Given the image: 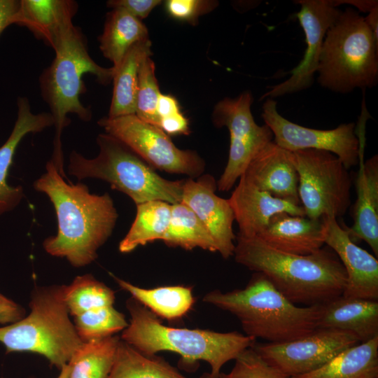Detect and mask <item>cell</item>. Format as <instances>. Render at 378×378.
I'll return each instance as SVG.
<instances>
[{"label":"cell","mask_w":378,"mask_h":378,"mask_svg":"<svg viewBox=\"0 0 378 378\" xmlns=\"http://www.w3.org/2000/svg\"><path fill=\"white\" fill-rule=\"evenodd\" d=\"M159 119L181 112L177 99L169 94H160L156 106Z\"/></svg>","instance_id":"cell-41"},{"label":"cell","mask_w":378,"mask_h":378,"mask_svg":"<svg viewBox=\"0 0 378 378\" xmlns=\"http://www.w3.org/2000/svg\"><path fill=\"white\" fill-rule=\"evenodd\" d=\"M364 20L370 28L375 41L378 43V6L371 10Z\"/></svg>","instance_id":"cell-43"},{"label":"cell","mask_w":378,"mask_h":378,"mask_svg":"<svg viewBox=\"0 0 378 378\" xmlns=\"http://www.w3.org/2000/svg\"><path fill=\"white\" fill-rule=\"evenodd\" d=\"M240 178L273 197L301 205L293 153L273 141L253 158Z\"/></svg>","instance_id":"cell-17"},{"label":"cell","mask_w":378,"mask_h":378,"mask_svg":"<svg viewBox=\"0 0 378 378\" xmlns=\"http://www.w3.org/2000/svg\"><path fill=\"white\" fill-rule=\"evenodd\" d=\"M218 5L214 0H167L164 8L172 18L195 25L200 16L210 13Z\"/></svg>","instance_id":"cell-36"},{"label":"cell","mask_w":378,"mask_h":378,"mask_svg":"<svg viewBox=\"0 0 378 378\" xmlns=\"http://www.w3.org/2000/svg\"><path fill=\"white\" fill-rule=\"evenodd\" d=\"M77 8L71 0H20L15 24L27 27L52 47L61 29L72 22Z\"/></svg>","instance_id":"cell-23"},{"label":"cell","mask_w":378,"mask_h":378,"mask_svg":"<svg viewBox=\"0 0 378 378\" xmlns=\"http://www.w3.org/2000/svg\"><path fill=\"white\" fill-rule=\"evenodd\" d=\"M162 241L170 247H180L185 250L200 248L217 252L215 241L207 228L182 202L172 205L169 224Z\"/></svg>","instance_id":"cell-30"},{"label":"cell","mask_w":378,"mask_h":378,"mask_svg":"<svg viewBox=\"0 0 378 378\" xmlns=\"http://www.w3.org/2000/svg\"><path fill=\"white\" fill-rule=\"evenodd\" d=\"M74 324L83 342L114 335L128 326L125 315L113 305L75 316Z\"/></svg>","instance_id":"cell-33"},{"label":"cell","mask_w":378,"mask_h":378,"mask_svg":"<svg viewBox=\"0 0 378 378\" xmlns=\"http://www.w3.org/2000/svg\"><path fill=\"white\" fill-rule=\"evenodd\" d=\"M202 301L234 315L246 335L281 343L317 328L320 304L300 307L281 293L262 274L255 272L244 288L211 290Z\"/></svg>","instance_id":"cell-4"},{"label":"cell","mask_w":378,"mask_h":378,"mask_svg":"<svg viewBox=\"0 0 378 378\" xmlns=\"http://www.w3.org/2000/svg\"><path fill=\"white\" fill-rule=\"evenodd\" d=\"M160 94L155 63L150 57H148L139 67L135 115L141 120L158 127L160 119L156 106Z\"/></svg>","instance_id":"cell-34"},{"label":"cell","mask_w":378,"mask_h":378,"mask_svg":"<svg viewBox=\"0 0 378 378\" xmlns=\"http://www.w3.org/2000/svg\"><path fill=\"white\" fill-rule=\"evenodd\" d=\"M29 306L27 316L0 327V342L6 353L38 354L60 369L83 343L70 321L64 285L37 288Z\"/></svg>","instance_id":"cell-8"},{"label":"cell","mask_w":378,"mask_h":378,"mask_svg":"<svg viewBox=\"0 0 378 378\" xmlns=\"http://www.w3.org/2000/svg\"><path fill=\"white\" fill-rule=\"evenodd\" d=\"M97 124L154 169L191 178H198L204 171L205 162L195 151L177 148L160 127L141 120L135 114L104 117Z\"/></svg>","instance_id":"cell-10"},{"label":"cell","mask_w":378,"mask_h":378,"mask_svg":"<svg viewBox=\"0 0 378 378\" xmlns=\"http://www.w3.org/2000/svg\"><path fill=\"white\" fill-rule=\"evenodd\" d=\"M161 3L160 0H110L107 1V6L111 8L124 9L134 17L141 20L146 18L151 10Z\"/></svg>","instance_id":"cell-37"},{"label":"cell","mask_w":378,"mask_h":378,"mask_svg":"<svg viewBox=\"0 0 378 378\" xmlns=\"http://www.w3.org/2000/svg\"><path fill=\"white\" fill-rule=\"evenodd\" d=\"M214 176L201 175L196 180L185 179L181 202L189 207L212 236L223 258L233 255L236 235L232 224L234 216L228 200L218 196Z\"/></svg>","instance_id":"cell-15"},{"label":"cell","mask_w":378,"mask_h":378,"mask_svg":"<svg viewBox=\"0 0 378 378\" xmlns=\"http://www.w3.org/2000/svg\"><path fill=\"white\" fill-rule=\"evenodd\" d=\"M99 152L89 159L73 150L68 172L79 181L97 178L128 195L136 205L151 200L171 204L181 202L184 180L170 181L118 139L106 134L97 138Z\"/></svg>","instance_id":"cell-6"},{"label":"cell","mask_w":378,"mask_h":378,"mask_svg":"<svg viewBox=\"0 0 378 378\" xmlns=\"http://www.w3.org/2000/svg\"><path fill=\"white\" fill-rule=\"evenodd\" d=\"M20 2L18 0H0V36L5 29L15 24Z\"/></svg>","instance_id":"cell-40"},{"label":"cell","mask_w":378,"mask_h":378,"mask_svg":"<svg viewBox=\"0 0 378 378\" xmlns=\"http://www.w3.org/2000/svg\"><path fill=\"white\" fill-rule=\"evenodd\" d=\"M159 127L167 135H188L190 133L188 120L181 112L160 119Z\"/></svg>","instance_id":"cell-38"},{"label":"cell","mask_w":378,"mask_h":378,"mask_svg":"<svg viewBox=\"0 0 378 378\" xmlns=\"http://www.w3.org/2000/svg\"><path fill=\"white\" fill-rule=\"evenodd\" d=\"M130 318L120 339L139 351L155 355L169 351L180 356V365L195 368L198 361L207 363L211 377L218 375L222 368L234 360L256 340L237 331L221 332L209 329L171 327L134 298L126 302Z\"/></svg>","instance_id":"cell-3"},{"label":"cell","mask_w":378,"mask_h":378,"mask_svg":"<svg viewBox=\"0 0 378 378\" xmlns=\"http://www.w3.org/2000/svg\"><path fill=\"white\" fill-rule=\"evenodd\" d=\"M239 179V183L228 199L239 227L237 236L258 237L277 214L306 216L301 205L273 197L241 178Z\"/></svg>","instance_id":"cell-18"},{"label":"cell","mask_w":378,"mask_h":378,"mask_svg":"<svg viewBox=\"0 0 378 378\" xmlns=\"http://www.w3.org/2000/svg\"><path fill=\"white\" fill-rule=\"evenodd\" d=\"M151 55V41L147 39L133 46L118 67L113 68L108 118L135 114L139 67L144 59Z\"/></svg>","instance_id":"cell-26"},{"label":"cell","mask_w":378,"mask_h":378,"mask_svg":"<svg viewBox=\"0 0 378 378\" xmlns=\"http://www.w3.org/2000/svg\"><path fill=\"white\" fill-rule=\"evenodd\" d=\"M300 9L296 13L304 32L307 48L299 64L291 70L285 81L272 86L261 99L276 98L310 88L317 71L320 53L328 29L341 13L330 0H298Z\"/></svg>","instance_id":"cell-14"},{"label":"cell","mask_w":378,"mask_h":378,"mask_svg":"<svg viewBox=\"0 0 378 378\" xmlns=\"http://www.w3.org/2000/svg\"><path fill=\"white\" fill-rule=\"evenodd\" d=\"M356 200L352 208L353 225L346 227L350 237L365 241L378 256V155L364 162L359 158Z\"/></svg>","instance_id":"cell-21"},{"label":"cell","mask_w":378,"mask_h":378,"mask_svg":"<svg viewBox=\"0 0 378 378\" xmlns=\"http://www.w3.org/2000/svg\"><path fill=\"white\" fill-rule=\"evenodd\" d=\"M360 343L352 333L329 328L285 342L255 344L253 349L271 365L290 378L321 368L339 353Z\"/></svg>","instance_id":"cell-13"},{"label":"cell","mask_w":378,"mask_h":378,"mask_svg":"<svg viewBox=\"0 0 378 378\" xmlns=\"http://www.w3.org/2000/svg\"><path fill=\"white\" fill-rule=\"evenodd\" d=\"M55 57L40 76L41 95L54 119L55 136L52 154H62L61 134L69 123V113H75L83 121L92 118L91 110L80 100L86 92L83 80L85 74L96 76L98 82L106 85L112 80L114 69L97 64L90 56L85 38L72 22L57 34L52 46Z\"/></svg>","instance_id":"cell-5"},{"label":"cell","mask_w":378,"mask_h":378,"mask_svg":"<svg viewBox=\"0 0 378 378\" xmlns=\"http://www.w3.org/2000/svg\"><path fill=\"white\" fill-rule=\"evenodd\" d=\"M317 82L346 94L378 82V43L364 18L354 8L342 10L323 42Z\"/></svg>","instance_id":"cell-7"},{"label":"cell","mask_w":378,"mask_h":378,"mask_svg":"<svg viewBox=\"0 0 378 378\" xmlns=\"http://www.w3.org/2000/svg\"><path fill=\"white\" fill-rule=\"evenodd\" d=\"M120 340L112 335L83 342L68 363L69 378H107Z\"/></svg>","instance_id":"cell-31"},{"label":"cell","mask_w":378,"mask_h":378,"mask_svg":"<svg viewBox=\"0 0 378 378\" xmlns=\"http://www.w3.org/2000/svg\"><path fill=\"white\" fill-rule=\"evenodd\" d=\"M172 205L161 200H151L137 204L135 219L120 242L119 251L127 253L138 246L162 240L169 224Z\"/></svg>","instance_id":"cell-28"},{"label":"cell","mask_w":378,"mask_h":378,"mask_svg":"<svg viewBox=\"0 0 378 378\" xmlns=\"http://www.w3.org/2000/svg\"><path fill=\"white\" fill-rule=\"evenodd\" d=\"M274 99L267 98L262 105L261 117L271 130L274 142L290 152L317 149L333 153L349 169L358 164L364 144L355 132L353 122L341 124L332 130H317L294 123L277 111Z\"/></svg>","instance_id":"cell-12"},{"label":"cell","mask_w":378,"mask_h":378,"mask_svg":"<svg viewBox=\"0 0 378 378\" xmlns=\"http://www.w3.org/2000/svg\"><path fill=\"white\" fill-rule=\"evenodd\" d=\"M292 153L305 216L312 219L343 216L351 205L352 182L348 169L328 151L304 149Z\"/></svg>","instance_id":"cell-9"},{"label":"cell","mask_w":378,"mask_h":378,"mask_svg":"<svg viewBox=\"0 0 378 378\" xmlns=\"http://www.w3.org/2000/svg\"><path fill=\"white\" fill-rule=\"evenodd\" d=\"M325 244L342 262L346 274L342 295L378 301V260L350 237L337 218L324 216Z\"/></svg>","instance_id":"cell-16"},{"label":"cell","mask_w":378,"mask_h":378,"mask_svg":"<svg viewBox=\"0 0 378 378\" xmlns=\"http://www.w3.org/2000/svg\"><path fill=\"white\" fill-rule=\"evenodd\" d=\"M46 172L34 183V188L50 199L55 210L57 232L46 238L43 246L52 256L65 258L76 267L92 262L98 249L115 227L118 213L111 197L90 192L78 182L66 181L50 160Z\"/></svg>","instance_id":"cell-1"},{"label":"cell","mask_w":378,"mask_h":378,"mask_svg":"<svg viewBox=\"0 0 378 378\" xmlns=\"http://www.w3.org/2000/svg\"><path fill=\"white\" fill-rule=\"evenodd\" d=\"M103 55L116 68L127 51L137 43L149 39L142 21L120 8L107 14L102 34L98 38Z\"/></svg>","instance_id":"cell-27"},{"label":"cell","mask_w":378,"mask_h":378,"mask_svg":"<svg viewBox=\"0 0 378 378\" xmlns=\"http://www.w3.org/2000/svg\"><path fill=\"white\" fill-rule=\"evenodd\" d=\"M333 3L337 7L340 4H349L356 8L358 10L368 13L374 8L378 6V1L377 0H337L333 1Z\"/></svg>","instance_id":"cell-42"},{"label":"cell","mask_w":378,"mask_h":378,"mask_svg":"<svg viewBox=\"0 0 378 378\" xmlns=\"http://www.w3.org/2000/svg\"><path fill=\"white\" fill-rule=\"evenodd\" d=\"M235 261L265 275L295 304H323L342 295L345 270L335 252L326 246L307 255L278 251L258 237L236 236Z\"/></svg>","instance_id":"cell-2"},{"label":"cell","mask_w":378,"mask_h":378,"mask_svg":"<svg viewBox=\"0 0 378 378\" xmlns=\"http://www.w3.org/2000/svg\"><path fill=\"white\" fill-rule=\"evenodd\" d=\"M22 307L0 293V324L8 325L24 317Z\"/></svg>","instance_id":"cell-39"},{"label":"cell","mask_w":378,"mask_h":378,"mask_svg":"<svg viewBox=\"0 0 378 378\" xmlns=\"http://www.w3.org/2000/svg\"><path fill=\"white\" fill-rule=\"evenodd\" d=\"M232 370L215 377L205 373L206 378H290L269 364L252 346L244 350L234 359Z\"/></svg>","instance_id":"cell-35"},{"label":"cell","mask_w":378,"mask_h":378,"mask_svg":"<svg viewBox=\"0 0 378 378\" xmlns=\"http://www.w3.org/2000/svg\"><path fill=\"white\" fill-rule=\"evenodd\" d=\"M64 298L69 314L75 316L91 309L112 306L114 291L91 274L76 276L64 285Z\"/></svg>","instance_id":"cell-32"},{"label":"cell","mask_w":378,"mask_h":378,"mask_svg":"<svg viewBox=\"0 0 378 378\" xmlns=\"http://www.w3.org/2000/svg\"><path fill=\"white\" fill-rule=\"evenodd\" d=\"M18 115L13 129L0 147V216L14 209L24 197L22 186H11L7 182L16 149L24 136L41 132L54 125L50 113H34L27 97H18Z\"/></svg>","instance_id":"cell-20"},{"label":"cell","mask_w":378,"mask_h":378,"mask_svg":"<svg viewBox=\"0 0 378 378\" xmlns=\"http://www.w3.org/2000/svg\"><path fill=\"white\" fill-rule=\"evenodd\" d=\"M317 328L343 330L365 342L378 336V301L340 295L320 304Z\"/></svg>","instance_id":"cell-22"},{"label":"cell","mask_w":378,"mask_h":378,"mask_svg":"<svg viewBox=\"0 0 378 378\" xmlns=\"http://www.w3.org/2000/svg\"><path fill=\"white\" fill-rule=\"evenodd\" d=\"M258 237L278 251L307 255L323 248L325 226L322 218L280 213L270 219Z\"/></svg>","instance_id":"cell-19"},{"label":"cell","mask_w":378,"mask_h":378,"mask_svg":"<svg viewBox=\"0 0 378 378\" xmlns=\"http://www.w3.org/2000/svg\"><path fill=\"white\" fill-rule=\"evenodd\" d=\"M293 378H378V336L346 348L314 371Z\"/></svg>","instance_id":"cell-25"},{"label":"cell","mask_w":378,"mask_h":378,"mask_svg":"<svg viewBox=\"0 0 378 378\" xmlns=\"http://www.w3.org/2000/svg\"><path fill=\"white\" fill-rule=\"evenodd\" d=\"M107 378H188L160 356L147 355L120 339ZM199 378H206L204 374Z\"/></svg>","instance_id":"cell-29"},{"label":"cell","mask_w":378,"mask_h":378,"mask_svg":"<svg viewBox=\"0 0 378 378\" xmlns=\"http://www.w3.org/2000/svg\"><path fill=\"white\" fill-rule=\"evenodd\" d=\"M121 289L129 293L131 298L139 302L160 318L169 321L182 318L195 302L192 288L176 285L145 288L112 275Z\"/></svg>","instance_id":"cell-24"},{"label":"cell","mask_w":378,"mask_h":378,"mask_svg":"<svg viewBox=\"0 0 378 378\" xmlns=\"http://www.w3.org/2000/svg\"><path fill=\"white\" fill-rule=\"evenodd\" d=\"M253 102L251 92L245 91L235 98H224L214 107V124L217 127H227L230 133L227 162L216 182L220 191L230 190L253 158L272 141L271 130L265 124L258 125L253 118Z\"/></svg>","instance_id":"cell-11"},{"label":"cell","mask_w":378,"mask_h":378,"mask_svg":"<svg viewBox=\"0 0 378 378\" xmlns=\"http://www.w3.org/2000/svg\"><path fill=\"white\" fill-rule=\"evenodd\" d=\"M57 378H69V366L68 363L60 368V373Z\"/></svg>","instance_id":"cell-44"}]
</instances>
